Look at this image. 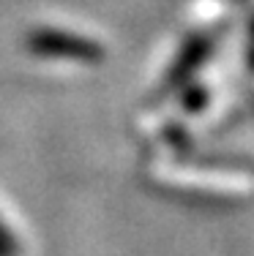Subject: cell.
Masks as SVG:
<instances>
[{
    "label": "cell",
    "mask_w": 254,
    "mask_h": 256,
    "mask_svg": "<svg viewBox=\"0 0 254 256\" xmlns=\"http://www.w3.org/2000/svg\"><path fill=\"white\" fill-rule=\"evenodd\" d=\"M17 254V240L9 229L0 224V256H14Z\"/></svg>",
    "instance_id": "6da1fadb"
}]
</instances>
